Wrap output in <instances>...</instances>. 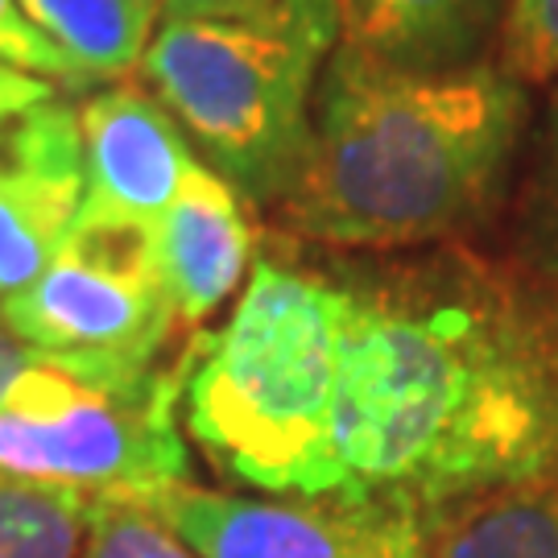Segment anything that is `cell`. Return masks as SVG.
<instances>
[{"mask_svg": "<svg viewBox=\"0 0 558 558\" xmlns=\"http://www.w3.org/2000/svg\"><path fill=\"white\" fill-rule=\"evenodd\" d=\"M339 286L348 493L430 530L468 500L558 480V281L447 253Z\"/></svg>", "mask_w": 558, "mask_h": 558, "instance_id": "1", "label": "cell"}, {"mask_svg": "<svg viewBox=\"0 0 558 558\" xmlns=\"http://www.w3.org/2000/svg\"><path fill=\"white\" fill-rule=\"evenodd\" d=\"M530 100L500 66L410 71L336 46L281 223L327 248H418L476 228L509 182Z\"/></svg>", "mask_w": 558, "mask_h": 558, "instance_id": "2", "label": "cell"}, {"mask_svg": "<svg viewBox=\"0 0 558 558\" xmlns=\"http://www.w3.org/2000/svg\"><path fill=\"white\" fill-rule=\"evenodd\" d=\"M343 286L257 260L232 319L182 364V426L223 480L265 497L348 493L336 447Z\"/></svg>", "mask_w": 558, "mask_h": 558, "instance_id": "3", "label": "cell"}, {"mask_svg": "<svg viewBox=\"0 0 558 558\" xmlns=\"http://www.w3.org/2000/svg\"><path fill=\"white\" fill-rule=\"evenodd\" d=\"M343 0H274L244 21H161L141 75L240 199L281 203L311 149Z\"/></svg>", "mask_w": 558, "mask_h": 558, "instance_id": "4", "label": "cell"}, {"mask_svg": "<svg viewBox=\"0 0 558 558\" xmlns=\"http://www.w3.org/2000/svg\"><path fill=\"white\" fill-rule=\"evenodd\" d=\"M0 319L29 348L108 377L158 373L179 323L161 281L158 223L83 216L38 281L0 302Z\"/></svg>", "mask_w": 558, "mask_h": 558, "instance_id": "5", "label": "cell"}, {"mask_svg": "<svg viewBox=\"0 0 558 558\" xmlns=\"http://www.w3.org/2000/svg\"><path fill=\"white\" fill-rule=\"evenodd\" d=\"M179 410L182 368L0 410V472L83 497H158L191 484Z\"/></svg>", "mask_w": 558, "mask_h": 558, "instance_id": "6", "label": "cell"}, {"mask_svg": "<svg viewBox=\"0 0 558 558\" xmlns=\"http://www.w3.org/2000/svg\"><path fill=\"white\" fill-rule=\"evenodd\" d=\"M145 500L199 558H430L426 521L385 497H240L174 484Z\"/></svg>", "mask_w": 558, "mask_h": 558, "instance_id": "7", "label": "cell"}, {"mask_svg": "<svg viewBox=\"0 0 558 558\" xmlns=\"http://www.w3.org/2000/svg\"><path fill=\"white\" fill-rule=\"evenodd\" d=\"M80 112L46 100L0 124V302L59 257L83 211Z\"/></svg>", "mask_w": 558, "mask_h": 558, "instance_id": "8", "label": "cell"}, {"mask_svg": "<svg viewBox=\"0 0 558 558\" xmlns=\"http://www.w3.org/2000/svg\"><path fill=\"white\" fill-rule=\"evenodd\" d=\"M87 195L83 216L158 223L199 166L158 96L112 87L80 108Z\"/></svg>", "mask_w": 558, "mask_h": 558, "instance_id": "9", "label": "cell"}, {"mask_svg": "<svg viewBox=\"0 0 558 558\" xmlns=\"http://www.w3.org/2000/svg\"><path fill=\"white\" fill-rule=\"evenodd\" d=\"M253 257V232L240 211V195L228 182L195 166L182 195L158 220L161 281L174 299L179 323H203L216 315L240 286Z\"/></svg>", "mask_w": 558, "mask_h": 558, "instance_id": "10", "label": "cell"}, {"mask_svg": "<svg viewBox=\"0 0 558 558\" xmlns=\"http://www.w3.org/2000/svg\"><path fill=\"white\" fill-rule=\"evenodd\" d=\"M509 0H343V34L410 71L472 66Z\"/></svg>", "mask_w": 558, "mask_h": 558, "instance_id": "11", "label": "cell"}, {"mask_svg": "<svg viewBox=\"0 0 558 558\" xmlns=\"http://www.w3.org/2000/svg\"><path fill=\"white\" fill-rule=\"evenodd\" d=\"M17 9L92 87L141 66L161 0H17Z\"/></svg>", "mask_w": 558, "mask_h": 558, "instance_id": "12", "label": "cell"}, {"mask_svg": "<svg viewBox=\"0 0 558 558\" xmlns=\"http://www.w3.org/2000/svg\"><path fill=\"white\" fill-rule=\"evenodd\" d=\"M430 558H558V480L500 488L435 518Z\"/></svg>", "mask_w": 558, "mask_h": 558, "instance_id": "13", "label": "cell"}, {"mask_svg": "<svg viewBox=\"0 0 558 558\" xmlns=\"http://www.w3.org/2000/svg\"><path fill=\"white\" fill-rule=\"evenodd\" d=\"M92 497L0 472V558H83Z\"/></svg>", "mask_w": 558, "mask_h": 558, "instance_id": "14", "label": "cell"}, {"mask_svg": "<svg viewBox=\"0 0 558 558\" xmlns=\"http://www.w3.org/2000/svg\"><path fill=\"white\" fill-rule=\"evenodd\" d=\"M83 558H199L149 500L92 497Z\"/></svg>", "mask_w": 558, "mask_h": 558, "instance_id": "15", "label": "cell"}, {"mask_svg": "<svg viewBox=\"0 0 558 558\" xmlns=\"http://www.w3.org/2000/svg\"><path fill=\"white\" fill-rule=\"evenodd\" d=\"M518 257L521 269L558 281V92L542 124L538 158L521 195Z\"/></svg>", "mask_w": 558, "mask_h": 558, "instance_id": "16", "label": "cell"}, {"mask_svg": "<svg viewBox=\"0 0 558 558\" xmlns=\"http://www.w3.org/2000/svg\"><path fill=\"white\" fill-rule=\"evenodd\" d=\"M117 380H141V377H108V373H92L83 364L38 352L25 339L13 336L9 323L0 319V410L46 405V401L62 398V393H71L80 385H117Z\"/></svg>", "mask_w": 558, "mask_h": 558, "instance_id": "17", "label": "cell"}, {"mask_svg": "<svg viewBox=\"0 0 558 558\" xmlns=\"http://www.w3.org/2000/svg\"><path fill=\"white\" fill-rule=\"evenodd\" d=\"M500 71L521 87L558 83V0H509L500 17Z\"/></svg>", "mask_w": 558, "mask_h": 558, "instance_id": "18", "label": "cell"}, {"mask_svg": "<svg viewBox=\"0 0 558 558\" xmlns=\"http://www.w3.org/2000/svg\"><path fill=\"white\" fill-rule=\"evenodd\" d=\"M0 62H9L17 71H29L38 80L54 83V87H75V92L87 87L80 80V71L25 21L17 0H0Z\"/></svg>", "mask_w": 558, "mask_h": 558, "instance_id": "19", "label": "cell"}, {"mask_svg": "<svg viewBox=\"0 0 558 558\" xmlns=\"http://www.w3.org/2000/svg\"><path fill=\"white\" fill-rule=\"evenodd\" d=\"M54 96H59L54 83L38 80V75H29V71H17V66H9V62H0V124H9L13 117L38 108V104H46V100H54Z\"/></svg>", "mask_w": 558, "mask_h": 558, "instance_id": "20", "label": "cell"}, {"mask_svg": "<svg viewBox=\"0 0 558 558\" xmlns=\"http://www.w3.org/2000/svg\"><path fill=\"white\" fill-rule=\"evenodd\" d=\"M274 0H161L170 21H244L265 13Z\"/></svg>", "mask_w": 558, "mask_h": 558, "instance_id": "21", "label": "cell"}]
</instances>
